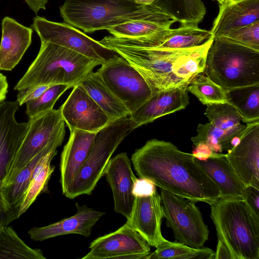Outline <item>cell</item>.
Segmentation results:
<instances>
[{"label": "cell", "mask_w": 259, "mask_h": 259, "mask_svg": "<svg viewBox=\"0 0 259 259\" xmlns=\"http://www.w3.org/2000/svg\"><path fill=\"white\" fill-rule=\"evenodd\" d=\"M131 161L139 178L148 179L173 194L209 205L221 197L219 189L197 159L169 142L149 140L136 150Z\"/></svg>", "instance_id": "cell-1"}, {"label": "cell", "mask_w": 259, "mask_h": 259, "mask_svg": "<svg viewBox=\"0 0 259 259\" xmlns=\"http://www.w3.org/2000/svg\"><path fill=\"white\" fill-rule=\"evenodd\" d=\"M213 40L185 49H164L141 43L136 38L105 36L100 44L124 59L143 77L152 93L187 87L204 72L207 54Z\"/></svg>", "instance_id": "cell-2"}, {"label": "cell", "mask_w": 259, "mask_h": 259, "mask_svg": "<svg viewBox=\"0 0 259 259\" xmlns=\"http://www.w3.org/2000/svg\"><path fill=\"white\" fill-rule=\"evenodd\" d=\"M60 12L65 22L87 33L134 20L174 18L154 3L134 0H65Z\"/></svg>", "instance_id": "cell-3"}, {"label": "cell", "mask_w": 259, "mask_h": 259, "mask_svg": "<svg viewBox=\"0 0 259 259\" xmlns=\"http://www.w3.org/2000/svg\"><path fill=\"white\" fill-rule=\"evenodd\" d=\"M103 64L64 47L41 42L37 57L14 90L56 84L73 88L95 67Z\"/></svg>", "instance_id": "cell-4"}, {"label": "cell", "mask_w": 259, "mask_h": 259, "mask_svg": "<svg viewBox=\"0 0 259 259\" xmlns=\"http://www.w3.org/2000/svg\"><path fill=\"white\" fill-rule=\"evenodd\" d=\"M210 206L218 239L234 259H259V216L245 200L219 198Z\"/></svg>", "instance_id": "cell-5"}, {"label": "cell", "mask_w": 259, "mask_h": 259, "mask_svg": "<svg viewBox=\"0 0 259 259\" xmlns=\"http://www.w3.org/2000/svg\"><path fill=\"white\" fill-rule=\"evenodd\" d=\"M204 72L225 91L259 84V51L221 37L213 38Z\"/></svg>", "instance_id": "cell-6"}, {"label": "cell", "mask_w": 259, "mask_h": 259, "mask_svg": "<svg viewBox=\"0 0 259 259\" xmlns=\"http://www.w3.org/2000/svg\"><path fill=\"white\" fill-rule=\"evenodd\" d=\"M131 132L129 116L111 122L96 134L90 153L65 196L91 195L118 146Z\"/></svg>", "instance_id": "cell-7"}, {"label": "cell", "mask_w": 259, "mask_h": 259, "mask_svg": "<svg viewBox=\"0 0 259 259\" xmlns=\"http://www.w3.org/2000/svg\"><path fill=\"white\" fill-rule=\"evenodd\" d=\"M165 224L178 242L193 248L204 247L209 230L195 202L160 189Z\"/></svg>", "instance_id": "cell-8"}, {"label": "cell", "mask_w": 259, "mask_h": 259, "mask_svg": "<svg viewBox=\"0 0 259 259\" xmlns=\"http://www.w3.org/2000/svg\"><path fill=\"white\" fill-rule=\"evenodd\" d=\"M101 65L97 73L130 114L152 96V91L143 77L120 56Z\"/></svg>", "instance_id": "cell-9"}, {"label": "cell", "mask_w": 259, "mask_h": 259, "mask_svg": "<svg viewBox=\"0 0 259 259\" xmlns=\"http://www.w3.org/2000/svg\"><path fill=\"white\" fill-rule=\"evenodd\" d=\"M41 42H49L73 51L104 63L119 56L99 41L95 40L66 22H55L36 16L31 25Z\"/></svg>", "instance_id": "cell-10"}, {"label": "cell", "mask_w": 259, "mask_h": 259, "mask_svg": "<svg viewBox=\"0 0 259 259\" xmlns=\"http://www.w3.org/2000/svg\"><path fill=\"white\" fill-rule=\"evenodd\" d=\"M28 122L27 133L9 167L3 188L11 184L19 171L65 127L60 108L29 118Z\"/></svg>", "instance_id": "cell-11"}, {"label": "cell", "mask_w": 259, "mask_h": 259, "mask_svg": "<svg viewBox=\"0 0 259 259\" xmlns=\"http://www.w3.org/2000/svg\"><path fill=\"white\" fill-rule=\"evenodd\" d=\"M89 248L81 259H146L150 253V245L127 221L116 231L95 239Z\"/></svg>", "instance_id": "cell-12"}, {"label": "cell", "mask_w": 259, "mask_h": 259, "mask_svg": "<svg viewBox=\"0 0 259 259\" xmlns=\"http://www.w3.org/2000/svg\"><path fill=\"white\" fill-rule=\"evenodd\" d=\"M69 130L98 133L111 121L106 113L79 84L73 87L60 108Z\"/></svg>", "instance_id": "cell-13"}, {"label": "cell", "mask_w": 259, "mask_h": 259, "mask_svg": "<svg viewBox=\"0 0 259 259\" xmlns=\"http://www.w3.org/2000/svg\"><path fill=\"white\" fill-rule=\"evenodd\" d=\"M226 156L245 186L259 189V121L246 124L239 143Z\"/></svg>", "instance_id": "cell-14"}, {"label": "cell", "mask_w": 259, "mask_h": 259, "mask_svg": "<svg viewBox=\"0 0 259 259\" xmlns=\"http://www.w3.org/2000/svg\"><path fill=\"white\" fill-rule=\"evenodd\" d=\"M103 176L112 190L114 211L130 219L135 200L133 187L137 178L126 153H120L110 158Z\"/></svg>", "instance_id": "cell-15"}, {"label": "cell", "mask_w": 259, "mask_h": 259, "mask_svg": "<svg viewBox=\"0 0 259 259\" xmlns=\"http://www.w3.org/2000/svg\"><path fill=\"white\" fill-rule=\"evenodd\" d=\"M16 101L0 102V189L9 167L15 158L28 127V122L18 123L15 113L18 109Z\"/></svg>", "instance_id": "cell-16"}, {"label": "cell", "mask_w": 259, "mask_h": 259, "mask_svg": "<svg viewBox=\"0 0 259 259\" xmlns=\"http://www.w3.org/2000/svg\"><path fill=\"white\" fill-rule=\"evenodd\" d=\"M187 87L160 91L129 115L131 132L156 119L185 109L189 104Z\"/></svg>", "instance_id": "cell-17"}, {"label": "cell", "mask_w": 259, "mask_h": 259, "mask_svg": "<svg viewBox=\"0 0 259 259\" xmlns=\"http://www.w3.org/2000/svg\"><path fill=\"white\" fill-rule=\"evenodd\" d=\"M164 218L160 195L156 191L154 194L135 197L129 224L148 243L156 247L165 238L161 231Z\"/></svg>", "instance_id": "cell-18"}, {"label": "cell", "mask_w": 259, "mask_h": 259, "mask_svg": "<svg viewBox=\"0 0 259 259\" xmlns=\"http://www.w3.org/2000/svg\"><path fill=\"white\" fill-rule=\"evenodd\" d=\"M75 206L77 210L73 215L47 226L31 228L28 232L30 238L35 241H42L70 234L90 237L93 228L105 213L77 202Z\"/></svg>", "instance_id": "cell-19"}, {"label": "cell", "mask_w": 259, "mask_h": 259, "mask_svg": "<svg viewBox=\"0 0 259 259\" xmlns=\"http://www.w3.org/2000/svg\"><path fill=\"white\" fill-rule=\"evenodd\" d=\"M97 133L79 130L70 131L60 159V182L64 195L85 161Z\"/></svg>", "instance_id": "cell-20"}, {"label": "cell", "mask_w": 259, "mask_h": 259, "mask_svg": "<svg viewBox=\"0 0 259 259\" xmlns=\"http://www.w3.org/2000/svg\"><path fill=\"white\" fill-rule=\"evenodd\" d=\"M2 29L0 70L11 71L30 45L33 30L9 17L2 20Z\"/></svg>", "instance_id": "cell-21"}, {"label": "cell", "mask_w": 259, "mask_h": 259, "mask_svg": "<svg viewBox=\"0 0 259 259\" xmlns=\"http://www.w3.org/2000/svg\"><path fill=\"white\" fill-rule=\"evenodd\" d=\"M210 30L195 24H180L177 28H166L150 35L135 37L141 43L164 49H185L198 46L212 37Z\"/></svg>", "instance_id": "cell-22"}, {"label": "cell", "mask_w": 259, "mask_h": 259, "mask_svg": "<svg viewBox=\"0 0 259 259\" xmlns=\"http://www.w3.org/2000/svg\"><path fill=\"white\" fill-rule=\"evenodd\" d=\"M219 7L210 30L213 38L259 20V0H238Z\"/></svg>", "instance_id": "cell-23"}, {"label": "cell", "mask_w": 259, "mask_h": 259, "mask_svg": "<svg viewBox=\"0 0 259 259\" xmlns=\"http://www.w3.org/2000/svg\"><path fill=\"white\" fill-rule=\"evenodd\" d=\"M197 161L220 190L224 199H243L245 186L228 161L226 154L222 153L205 160Z\"/></svg>", "instance_id": "cell-24"}, {"label": "cell", "mask_w": 259, "mask_h": 259, "mask_svg": "<svg viewBox=\"0 0 259 259\" xmlns=\"http://www.w3.org/2000/svg\"><path fill=\"white\" fill-rule=\"evenodd\" d=\"M65 134L64 127L19 171L11 184L3 188L2 193L5 201L18 215L20 206L31 181L34 167L40 158L51 151L56 150L62 144Z\"/></svg>", "instance_id": "cell-25"}, {"label": "cell", "mask_w": 259, "mask_h": 259, "mask_svg": "<svg viewBox=\"0 0 259 259\" xmlns=\"http://www.w3.org/2000/svg\"><path fill=\"white\" fill-rule=\"evenodd\" d=\"M78 84L106 113L111 122L130 115L128 109L107 88L97 71L89 73Z\"/></svg>", "instance_id": "cell-26"}, {"label": "cell", "mask_w": 259, "mask_h": 259, "mask_svg": "<svg viewBox=\"0 0 259 259\" xmlns=\"http://www.w3.org/2000/svg\"><path fill=\"white\" fill-rule=\"evenodd\" d=\"M227 103L234 107L244 123L259 121V84L226 91Z\"/></svg>", "instance_id": "cell-27"}, {"label": "cell", "mask_w": 259, "mask_h": 259, "mask_svg": "<svg viewBox=\"0 0 259 259\" xmlns=\"http://www.w3.org/2000/svg\"><path fill=\"white\" fill-rule=\"evenodd\" d=\"M204 114L213 126L233 137L242 136L245 130L246 125L241 124L242 117L228 103L207 105Z\"/></svg>", "instance_id": "cell-28"}, {"label": "cell", "mask_w": 259, "mask_h": 259, "mask_svg": "<svg viewBox=\"0 0 259 259\" xmlns=\"http://www.w3.org/2000/svg\"><path fill=\"white\" fill-rule=\"evenodd\" d=\"M154 3L180 24L198 25L206 12L202 0H157Z\"/></svg>", "instance_id": "cell-29"}, {"label": "cell", "mask_w": 259, "mask_h": 259, "mask_svg": "<svg viewBox=\"0 0 259 259\" xmlns=\"http://www.w3.org/2000/svg\"><path fill=\"white\" fill-rule=\"evenodd\" d=\"M41 250L27 245L11 227L0 229V259H46Z\"/></svg>", "instance_id": "cell-30"}, {"label": "cell", "mask_w": 259, "mask_h": 259, "mask_svg": "<svg viewBox=\"0 0 259 259\" xmlns=\"http://www.w3.org/2000/svg\"><path fill=\"white\" fill-rule=\"evenodd\" d=\"M146 259H214V252L208 247L193 248L179 242L165 239Z\"/></svg>", "instance_id": "cell-31"}, {"label": "cell", "mask_w": 259, "mask_h": 259, "mask_svg": "<svg viewBox=\"0 0 259 259\" xmlns=\"http://www.w3.org/2000/svg\"><path fill=\"white\" fill-rule=\"evenodd\" d=\"M175 22L177 21L172 17L160 20H134L113 26L107 30L116 37H140L170 28Z\"/></svg>", "instance_id": "cell-32"}, {"label": "cell", "mask_w": 259, "mask_h": 259, "mask_svg": "<svg viewBox=\"0 0 259 259\" xmlns=\"http://www.w3.org/2000/svg\"><path fill=\"white\" fill-rule=\"evenodd\" d=\"M197 135L191 138V141L196 146L199 143L208 145L214 152L222 153L229 151L233 147L234 141L240 137H233L223 130L215 127L210 122L199 124Z\"/></svg>", "instance_id": "cell-33"}, {"label": "cell", "mask_w": 259, "mask_h": 259, "mask_svg": "<svg viewBox=\"0 0 259 259\" xmlns=\"http://www.w3.org/2000/svg\"><path fill=\"white\" fill-rule=\"evenodd\" d=\"M198 74L187 85V90L203 105L227 103L226 91L206 75Z\"/></svg>", "instance_id": "cell-34"}, {"label": "cell", "mask_w": 259, "mask_h": 259, "mask_svg": "<svg viewBox=\"0 0 259 259\" xmlns=\"http://www.w3.org/2000/svg\"><path fill=\"white\" fill-rule=\"evenodd\" d=\"M71 88L68 84L51 86L39 97L26 103V115L31 118L52 110L60 97Z\"/></svg>", "instance_id": "cell-35"}, {"label": "cell", "mask_w": 259, "mask_h": 259, "mask_svg": "<svg viewBox=\"0 0 259 259\" xmlns=\"http://www.w3.org/2000/svg\"><path fill=\"white\" fill-rule=\"evenodd\" d=\"M51 162L48 161L39 173L31 181L20 206L19 217L27 210L37 196L45 190L55 169V166L51 165Z\"/></svg>", "instance_id": "cell-36"}, {"label": "cell", "mask_w": 259, "mask_h": 259, "mask_svg": "<svg viewBox=\"0 0 259 259\" xmlns=\"http://www.w3.org/2000/svg\"><path fill=\"white\" fill-rule=\"evenodd\" d=\"M220 36L259 51V20L239 28L231 29Z\"/></svg>", "instance_id": "cell-37"}, {"label": "cell", "mask_w": 259, "mask_h": 259, "mask_svg": "<svg viewBox=\"0 0 259 259\" xmlns=\"http://www.w3.org/2000/svg\"><path fill=\"white\" fill-rule=\"evenodd\" d=\"M53 85H42L18 90L17 100L19 105L36 99Z\"/></svg>", "instance_id": "cell-38"}, {"label": "cell", "mask_w": 259, "mask_h": 259, "mask_svg": "<svg viewBox=\"0 0 259 259\" xmlns=\"http://www.w3.org/2000/svg\"><path fill=\"white\" fill-rule=\"evenodd\" d=\"M156 192V185L146 178L137 179L135 182L133 193L135 197L148 196Z\"/></svg>", "instance_id": "cell-39"}, {"label": "cell", "mask_w": 259, "mask_h": 259, "mask_svg": "<svg viewBox=\"0 0 259 259\" xmlns=\"http://www.w3.org/2000/svg\"><path fill=\"white\" fill-rule=\"evenodd\" d=\"M3 189H0V229L18 219V214L8 205L3 197Z\"/></svg>", "instance_id": "cell-40"}, {"label": "cell", "mask_w": 259, "mask_h": 259, "mask_svg": "<svg viewBox=\"0 0 259 259\" xmlns=\"http://www.w3.org/2000/svg\"><path fill=\"white\" fill-rule=\"evenodd\" d=\"M243 199L252 210L259 216V189L251 186H245Z\"/></svg>", "instance_id": "cell-41"}, {"label": "cell", "mask_w": 259, "mask_h": 259, "mask_svg": "<svg viewBox=\"0 0 259 259\" xmlns=\"http://www.w3.org/2000/svg\"><path fill=\"white\" fill-rule=\"evenodd\" d=\"M220 153L213 152L205 144L199 143L192 151V155L199 160H205L210 157L218 155Z\"/></svg>", "instance_id": "cell-42"}, {"label": "cell", "mask_w": 259, "mask_h": 259, "mask_svg": "<svg viewBox=\"0 0 259 259\" xmlns=\"http://www.w3.org/2000/svg\"><path fill=\"white\" fill-rule=\"evenodd\" d=\"M221 258L234 259V257L224 244L218 240L214 259Z\"/></svg>", "instance_id": "cell-43"}, {"label": "cell", "mask_w": 259, "mask_h": 259, "mask_svg": "<svg viewBox=\"0 0 259 259\" xmlns=\"http://www.w3.org/2000/svg\"><path fill=\"white\" fill-rule=\"evenodd\" d=\"M25 2L35 14L41 9H46L48 0H25Z\"/></svg>", "instance_id": "cell-44"}, {"label": "cell", "mask_w": 259, "mask_h": 259, "mask_svg": "<svg viewBox=\"0 0 259 259\" xmlns=\"http://www.w3.org/2000/svg\"><path fill=\"white\" fill-rule=\"evenodd\" d=\"M8 83L6 77L0 73V102L6 99L8 93Z\"/></svg>", "instance_id": "cell-45"}, {"label": "cell", "mask_w": 259, "mask_h": 259, "mask_svg": "<svg viewBox=\"0 0 259 259\" xmlns=\"http://www.w3.org/2000/svg\"><path fill=\"white\" fill-rule=\"evenodd\" d=\"M137 4L143 5H150L153 3L157 0H134Z\"/></svg>", "instance_id": "cell-46"}, {"label": "cell", "mask_w": 259, "mask_h": 259, "mask_svg": "<svg viewBox=\"0 0 259 259\" xmlns=\"http://www.w3.org/2000/svg\"><path fill=\"white\" fill-rule=\"evenodd\" d=\"M220 4H225L231 3V0H217Z\"/></svg>", "instance_id": "cell-47"}, {"label": "cell", "mask_w": 259, "mask_h": 259, "mask_svg": "<svg viewBox=\"0 0 259 259\" xmlns=\"http://www.w3.org/2000/svg\"><path fill=\"white\" fill-rule=\"evenodd\" d=\"M232 2H236V1H237L238 0H231Z\"/></svg>", "instance_id": "cell-48"}]
</instances>
